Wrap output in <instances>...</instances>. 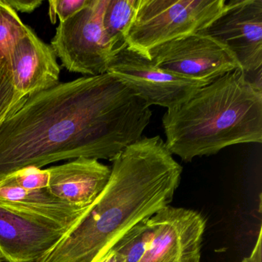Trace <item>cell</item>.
Instances as JSON below:
<instances>
[{
	"instance_id": "1",
	"label": "cell",
	"mask_w": 262,
	"mask_h": 262,
	"mask_svg": "<svg viewBox=\"0 0 262 262\" xmlns=\"http://www.w3.org/2000/svg\"><path fill=\"white\" fill-rule=\"evenodd\" d=\"M149 105L108 73L59 82L27 98L0 127V180L78 158L113 162L142 138Z\"/></svg>"
},
{
	"instance_id": "2",
	"label": "cell",
	"mask_w": 262,
	"mask_h": 262,
	"mask_svg": "<svg viewBox=\"0 0 262 262\" xmlns=\"http://www.w3.org/2000/svg\"><path fill=\"white\" fill-rule=\"evenodd\" d=\"M182 173L160 136L141 138L113 159L102 192L36 262H97L135 225L169 205Z\"/></svg>"
},
{
	"instance_id": "3",
	"label": "cell",
	"mask_w": 262,
	"mask_h": 262,
	"mask_svg": "<svg viewBox=\"0 0 262 262\" xmlns=\"http://www.w3.org/2000/svg\"><path fill=\"white\" fill-rule=\"evenodd\" d=\"M168 151L189 162L231 145L262 142V90L234 70L162 117Z\"/></svg>"
},
{
	"instance_id": "4",
	"label": "cell",
	"mask_w": 262,
	"mask_h": 262,
	"mask_svg": "<svg viewBox=\"0 0 262 262\" xmlns=\"http://www.w3.org/2000/svg\"><path fill=\"white\" fill-rule=\"evenodd\" d=\"M227 7L226 0H138L127 47L149 60L151 50L203 32Z\"/></svg>"
},
{
	"instance_id": "5",
	"label": "cell",
	"mask_w": 262,
	"mask_h": 262,
	"mask_svg": "<svg viewBox=\"0 0 262 262\" xmlns=\"http://www.w3.org/2000/svg\"><path fill=\"white\" fill-rule=\"evenodd\" d=\"M108 0L90 4L63 23H59L50 47L62 67L84 76L106 73L113 52L102 25Z\"/></svg>"
},
{
	"instance_id": "6",
	"label": "cell",
	"mask_w": 262,
	"mask_h": 262,
	"mask_svg": "<svg viewBox=\"0 0 262 262\" xmlns=\"http://www.w3.org/2000/svg\"><path fill=\"white\" fill-rule=\"evenodd\" d=\"M149 60L180 77L207 84L234 70L242 71L228 47L203 32L159 46L150 52Z\"/></svg>"
},
{
	"instance_id": "7",
	"label": "cell",
	"mask_w": 262,
	"mask_h": 262,
	"mask_svg": "<svg viewBox=\"0 0 262 262\" xmlns=\"http://www.w3.org/2000/svg\"><path fill=\"white\" fill-rule=\"evenodd\" d=\"M147 224L145 250L137 262H201L206 221L200 213L168 205Z\"/></svg>"
},
{
	"instance_id": "8",
	"label": "cell",
	"mask_w": 262,
	"mask_h": 262,
	"mask_svg": "<svg viewBox=\"0 0 262 262\" xmlns=\"http://www.w3.org/2000/svg\"><path fill=\"white\" fill-rule=\"evenodd\" d=\"M106 73L131 89L149 106L159 105L167 110L179 106L207 85L162 70L127 47L113 55Z\"/></svg>"
},
{
	"instance_id": "9",
	"label": "cell",
	"mask_w": 262,
	"mask_h": 262,
	"mask_svg": "<svg viewBox=\"0 0 262 262\" xmlns=\"http://www.w3.org/2000/svg\"><path fill=\"white\" fill-rule=\"evenodd\" d=\"M228 47L250 81L261 77L262 0H231L225 11L204 30Z\"/></svg>"
},
{
	"instance_id": "10",
	"label": "cell",
	"mask_w": 262,
	"mask_h": 262,
	"mask_svg": "<svg viewBox=\"0 0 262 262\" xmlns=\"http://www.w3.org/2000/svg\"><path fill=\"white\" fill-rule=\"evenodd\" d=\"M70 228L0 205V258L6 262L38 261Z\"/></svg>"
},
{
	"instance_id": "11",
	"label": "cell",
	"mask_w": 262,
	"mask_h": 262,
	"mask_svg": "<svg viewBox=\"0 0 262 262\" xmlns=\"http://www.w3.org/2000/svg\"><path fill=\"white\" fill-rule=\"evenodd\" d=\"M11 69L15 88L28 97L59 83L60 67L54 51L30 27L13 48Z\"/></svg>"
},
{
	"instance_id": "12",
	"label": "cell",
	"mask_w": 262,
	"mask_h": 262,
	"mask_svg": "<svg viewBox=\"0 0 262 262\" xmlns=\"http://www.w3.org/2000/svg\"><path fill=\"white\" fill-rule=\"evenodd\" d=\"M47 169L50 174L47 190L60 200L81 208L93 205L111 174V167L88 158H78Z\"/></svg>"
},
{
	"instance_id": "13",
	"label": "cell",
	"mask_w": 262,
	"mask_h": 262,
	"mask_svg": "<svg viewBox=\"0 0 262 262\" xmlns=\"http://www.w3.org/2000/svg\"><path fill=\"white\" fill-rule=\"evenodd\" d=\"M0 205L16 212L71 228L89 208H81L60 200L45 189H23L0 182Z\"/></svg>"
},
{
	"instance_id": "14",
	"label": "cell",
	"mask_w": 262,
	"mask_h": 262,
	"mask_svg": "<svg viewBox=\"0 0 262 262\" xmlns=\"http://www.w3.org/2000/svg\"><path fill=\"white\" fill-rule=\"evenodd\" d=\"M137 4L138 0H108L102 25L113 55L127 47L126 36Z\"/></svg>"
},
{
	"instance_id": "15",
	"label": "cell",
	"mask_w": 262,
	"mask_h": 262,
	"mask_svg": "<svg viewBox=\"0 0 262 262\" xmlns=\"http://www.w3.org/2000/svg\"><path fill=\"white\" fill-rule=\"evenodd\" d=\"M28 30L29 27L22 22L16 11L0 0V65L11 69L13 48Z\"/></svg>"
},
{
	"instance_id": "16",
	"label": "cell",
	"mask_w": 262,
	"mask_h": 262,
	"mask_svg": "<svg viewBox=\"0 0 262 262\" xmlns=\"http://www.w3.org/2000/svg\"><path fill=\"white\" fill-rule=\"evenodd\" d=\"M27 98L15 88L11 69L0 65V127L24 105Z\"/></svg>"
},
{
	"instance_id": "17",
	"label": "cell",
	"mask_w": 262,
	"mask_h": 262,
	"mask_svg": "<svg viewBox=\"0 0 262 262\" xmlns=\"http://www.w3.org/2000/svg\"><path fill=\"white\" fill-rule=\"evenodd\" d=\"M49 179L50 174L47 168L41 169L36 167H27L4 178L0 182L33 191L47 188Z\"/></svg>"
},
{
	"instance_id": "18",
	"label": "cell",
	"mask_w": 262,
	"mask_h": 262,
	"mask_svg": "<svg viewBox=\"0 0 262 262\" xmlns=\"http://www.w3.org/2000/svg\"><path fill=\"white\" fill-rule=\"evenodd\" d=\"M90 2V0H50V19L55 24V19L58 16L59 23L65 22L85 8Z\"/></svg>"
},
{
	"instance_id": "19",
	"label": "cell",
	"mask_w": 262,
	"mask_h": 262,
	"mask_svg": "<svg viewBox=\"0 0 262 262\" xmlns=\"http://www.w3.org/2000/svg\"><path fill=\"white\" fill-rule=\"evenodd\" d=\"M15 11L30 13L42 4V0H3Z\"/></svg>"
},
{
	"instance_id": "20",
	"label": "cell",
	"mask_w": 262,
	"mask_h": 262,
	"mask_svg": "<svg viewBox=\"0 0 262 262\" xmlns=\"http://www.w3.org/2000/svg\"><path fill=\"white\" fill-rule=\"evenodd\" d=\"M242 262H262V228L259 230L258 236L254 248L248 257H245Z\"/></svg>"
},
{
	"instance_id": "21",
	"label": "cell",
	"mask_w": 262,
	"mask_h": 262,
	"mask_svg": "<svg viewBox=\"0 0 262 262\" xmlns=\"http://www.w3.org/2000/svg\"><path fill=\"white\" fill-rule=\"evenodd\" d=\"M97 262H125V260L120 254L111 248Z\"/></svg>"
},
{
	"instance_id": "22",
	"label": "cell",
	"mask_w": 262,
	"mask_h": 262,
	"mask_svg": "<svg viewBox=\"0 0 262 262\" xmlns=\"http://www.w3.org/2000/svg\"><path fill=\"white\" fill-rule=\"evenodd\" d=\"M1 260H1V258H0V262H1Z\"/></svg>"
}]
</instances>
